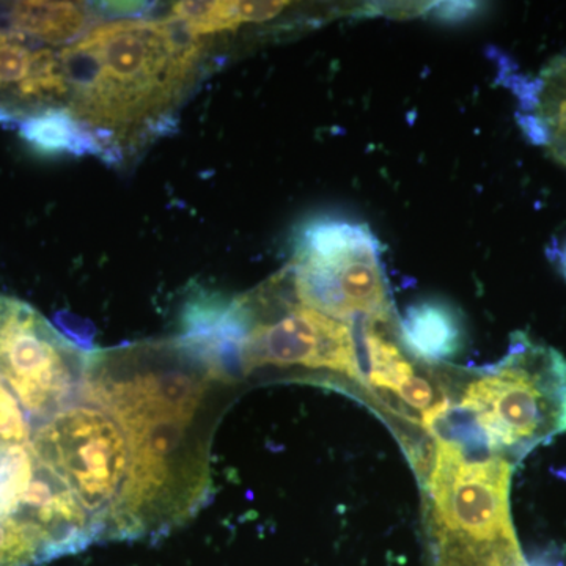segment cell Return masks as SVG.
Instances as JSON below:
<instances>
[{"label":"cell","instance_id":"obj_3","mask_svg":"<svg viewBox=\"0 0 566 566\" xmlns=\"http://www.w3.org/2000/svg\"><path fill=\"white\" fill-rule=\"evenodd\" d=\"M458 400L479 417L499 455L521 460L566 433V359L517 333L504 359L465 382Z\"/></svg>","mask_w":566,"mask_h":566},{"label":"cell","instance_id":"obj_12","mask_svg":"<svg viewBox=\"0 0 566 566\" xmlns=\"http://www.w3.org/2000/svg\"><path fill=\"white\" fill-rule=\"evenodd\" d=\"M22 136L40 150L48 153H93L103 156L98 140L65 111L44 112L39 117L22 123Z\"/></svg>","mask_w":566,"mask_h":566},{"label":"cell","instance_id":"obj_11","mask_svg":"<svg viewBox=\"0 0 566 566\" xmlns=\"http://www.w3.org/2000/svg\"><path fill=\"white\" fill-rule=\"evenodd\" d=\"M7 20L17 31L55 48L81 39L92 13L80 2H17L7 9Z\"/></svg>","mask_w":566,"mask_h":566},{"label":"cell","instance_id":"obj_5","mask_svg":"<svg viewBox=\"0 0 566 566\" xmlns=\"http://www.w3.org/2000/svg\"><path fill=\"white\" fill-rule=\"evenodd\" d=\"M289 277L283 270L273 281L240 297L245 315L241 375L268 365L301 367L345 374L363 385L354 324L300 303L293 286L289 297Z\"/></svg>","mask_w":566,"mask_h":566},{"label":"cell","instance_id":"obj_1","mask_svg":"<svg viewBox=\"0 0 566 566\" xmlns=\"http://www.w3.org/2000/svg\"><path fill=\"white\" fill-rule=\"evenodd\" d=\"M227 385L182 337L93 352L85 389L132 447L118 539L161 538L211 495L214 386Z\"/></svg>","mask_w":566,"mask_h":566},{"label":"cell","instance_id":"obj_7","mask_svg":"<svg viewBox=\"0 0 566 566\" xmlns=\"http://www.w3.org/2000/svg\"><path fill=\"white\" fill-rule=\"evenodd\" d=\"M66 87L61 51L17 29H0V118L22 123L63 111Z\"/></svg>","mask_w":566,"mask_h":566},{"label":"cell","instance_id":"obj_10","mask_svg":"<svg viewBox=\"0 0 566 566\" xmlns=\"http://www.w3.org/2000/svg\"><path fill=\"white\" fill-rule=\"evenodd\" d=\"M290 7L289 2H178L172 7V18L193 36L205 39L279 20Z\"/></svg>","mask_w":566,"mask_h":566},{"label":"cell","instance_id":"obj_6","mask_svg":"<svg viewBox=\"0 0 566 566\" xmlns=\"http://www.w3.org/2000/svg\"><path fill=\"white\" fill-rule=\"evenodd\" d=\"M512 471L506 458L464 461L438 447L434 471L424 486L431 497L433 536L486 543L516 539L509 509Z\"/></svg>","mask_w":566,"mask_h":566},{"label":"cell","instance_id":"obj_13","mask_svg":"<svg viewBox=\"0 0 566 566\" xmlns=\"http://www.w3.org/2000/svg\"><path fill=\"white\" fill-rule=\"evenodd\" d=\"M560 268L562 271H564V274L566 275V244L564 251L560 252Z\"/></svg>","mask_w":566,"mask_h":566},{"label":"cell","instance_id":"obj_9","mask_svg":"<svg viewBox=\"0 0 566 566\" xmlns=\"http://www.w3.org/2000/svg\"><path fill=\"white\" fill-rule=\"evenodd\" d=\"M400 340L416 359L441 364L464 346V327L457 311L442 301H420L400 322Z\"/></svg>","mask_w":566,"mask_h":566},{"label":"cell","instance_id":"obj_2","mask_svg":"<svg viewBox=\"0 0 566 566\" xmlns=\"http://www.w3.org/2000/svg\"><path fill=\"white\" fill-rule=\"evenodd\" d=\"M205 39L180 21L118 20L88 29L61 50L63 111L120 158L159 136L199 77Z\"/></svg>","mask_w":566,"mask_h":566},{"label":"cell","instance_id":"obj_4","mask_svg":"<svg viewBox=\"0 0 566 566\" xmlns=\"http://www.w3.org/2000/svg\"><path fill=\"white\" fill-rule=\"evenodd\" d=\"M378 238L365 223L322 219L304 227L286 268L297 301L353 323H394Z\"/></svg>","mask_w":566,"mask_h":566},{"label":"cell","instance_id":"obj_8","mask_svg":"<svg viewBox=\"0 0 566 566\" xmlns=\"http://www.w3.org/2000/svg\"><path fill=\"white\" fill-rule=\"evenodd\" d=\"M523 109L520 123L528 139L543 145L566 167V57L547 62L539 76L520 95Z\"/></svg>","mask_w":566,"mask_h":566}]
</instances>
